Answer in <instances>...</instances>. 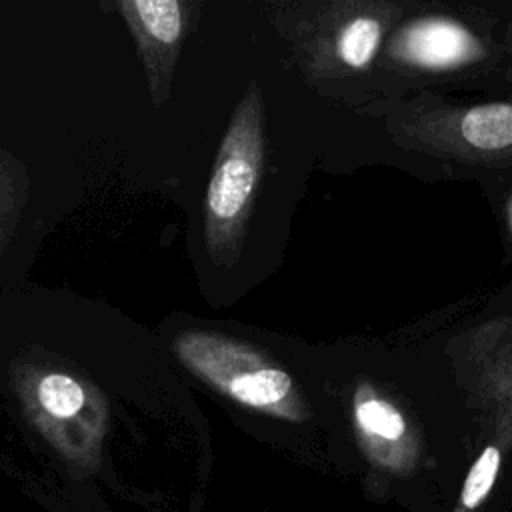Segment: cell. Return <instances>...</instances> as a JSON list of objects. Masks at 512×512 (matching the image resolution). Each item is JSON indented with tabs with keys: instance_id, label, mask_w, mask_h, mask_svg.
<instances>
[{
	"instance_id": "cell-4",
	"label": "cell",
	"mask_w": 512,
	"mask_h": 512,
	"mask_svg": "<svg viewBox=\"0 0 512 512\" xmlns=\"http://www.w3.org/2000/svg\"><path fill=\"white\" fill-rule=\"evenodd\" d=\"M354 430L364 456L382 472L408 476L416 470L420 448L404 412L362 384L352 400Z\"/></svg>"
},
{
	"instance_id": "cell-6",
	"label": "cell",
	"mask_w": 512,
	"mask_h": 512,
	"mask_svg": "<svg viewBox=\"0 0 512 512\" xmlns=\"http://www.w3.org/2000/svg\"><path fill=\"white\" fill-rule=\"evenodd\" d=\"M462 138L486 152L506 150L512 144V108L508 102H494L470 108L460 124Z\"/></svg>"
},
{
	"instance_id": "cell-3",
	"label": "cell",
	"mask_w": 512,
	"mask_h": 512,
	"mask_svg": "<svg viewBox=\"0 0 512 512\" xmlns=\"http://www.w3.org/2000/svg\"><path fill=\"white\" fill-rule=\"evenodd\" d=\"M262 160V102L256 90L238 106L206 188V246L220 264H232L238 254Z\"/></svg>"
},
{
	"instance_id": "cell-9",
	"label": "cell",
	"mask_w": 512,
	"mask_h": 512,
	"mask_svg": "<svg viewBox=\"0 0 512 512\" xmlns=\"http://www.w3.org/2000/svg\"><path fill=\"white\" fill-rule=\"evenodd\" d=\"M500 466H502L500 446L488 444L478 454L474 464L470 466L452 512H476V510H480L484 506L486 498L490 496L494 484H496V478L500 474Z\"/></svg>"
},
{
	"instance_id": "cell-7",
	"label": "cell",
	"mask_w": 512,
	"mask_h": 512,
	"mask_svg": "<svg viewBox=\"0 0 512 512\" xmlns=\"http://www.w3.org/2000/svg\"><path fill=\"white\" fill-rule=\"evenodd\" d=\"M28 200V176L24 164L6 148H0V254L12 242Z\"/></svg>"
},
{
	"instance_id": "cell-2",
	"label": "cell",
	"mask_w": 512,
	"mask_h": 512,
	"mask_svg": "<svg viewBox=\"0 0 512 512\" xmlns=\"http://www.w3.org/2000/svg\"><path fill=\"white\" fill-rule=\"evenodd\" d=\"M174 350L192 374L246 408L288 422L310 414L290 374L242 342L194 330L178 334Z\"/></svg>"
},
{
	"instance_id": "cell-5",
	"label": "cell",
	"mask_w": 512,
	"mask_h": 512,
	"mask_svg": "<svg viewBox=\"0 0 512 512\" xmlns=\"http://www.w3.org/2000/svg\"><path fill=\"white\" fill-rule=\"evenodd\" d=\"M480 42L468 28L448 18L412 22L396 40V54L416 66L444 70L480 56Z\"/></svg>"
},
{
	"instance_id": "cell-1",
	"label": "cell",
	"mask_w": 512,
	"mask_h": 512,
	"mask_svg": "<svg viewBox=\"0 0 512 512\" xmlns=\"http://www.w3.org/2000/svg\"><path fill=\"white\" fill-rule=\"evenodd\" d=\"M12 390L28 424L76 470H94L106 432V406L72 372L18 356L10 366Z\"/></svg>"
},
{
	"instance_id": "cell-8",
	"label": "cell",
	"mask_w": 512,
	"mask_h": 512,
	"mask_svg": "<svg viewBox=\"0 0 512 512\" xmlns=\"http://www.w3.org/2000/svg\"><path fill=\"white\" fill-rule=\"evenodd\" d=\"M122 10L134 28L144 30L156 44H174L182 34V6L174 0L124 2Z\"/></svg>"
},
{
	"instance_id": "cell-10",
	"label": "cell",
	"mask_w": 512,
	"mask_h": 512,
	"mask_svg": "<svg viewBox=\"0 0 512 512\" xmlns=\"http://www.w3.org/2000/svg\"><path fill=\"white\" fill-rule=\"evenodd\" d=\"M382 26L370 16H358L350 20L338 36V56L350 68H366L380 44Z\"/></svg>"
}]
</instances>
